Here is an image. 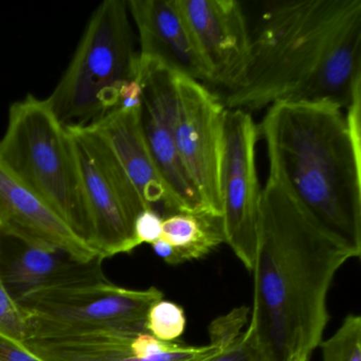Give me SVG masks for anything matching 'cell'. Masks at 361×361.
<instances>
[{"label":"cell","mask_w":361,"mask_h":361,"mask_svg":"<svg viewBox=\"0 0 361 361\" xmlns=\"http://www.w3.org/2000/svg\"><path fill=\"white\" fill-rule=\"evenodd\" d=\"M356 255L268 178L262 189L255 293L245 329L263 361H310L329 320L327 295Z\"/></svg>","instance_id":"cell-1"},{"label":"cell","mask_w":361,"mask_h":361,"mask_svg":"<svg viewBox=\"0 0 361 361\" xmlns=\"http://www.w3.org/2000/svg\"><path fill=\"white\" fill-rule=\"evenodd\" d=\"M252 37L246 82L227 109L327 103L345 111L361 86V0L268 4Z\"/></svg>","instance_id":"cell-2"},{"label":"cell","mask_w":361,"mask_h":361,"mask_svg":"<svg viewBox=\"0 0 361 361\" xmlns=\"http://www.w3.org/2000/svg\"><path fill=\"white\" fill-rule=\"evenodd\" d=\"M257 128L268 178L360 257L361 86L345 111L327 103H278Z\"/></svg>","instance_id":"cell-3"},{"label":"cell","mask_w":361,"mask_h":361,"mask_svg":"<svg viewBox=\"0 0 361 361\" xmlns=\"http://www.w3.org/2000/svg\"><path fill=\"white\" fill-rule=\"evenodd\" d=\"M0 166L87 243L90 221L73 140L46 100L29 94L12 105Z\"/></svg>","instance_id":"cell-4"},{"label":"cell","mask_w":361,"mask_h":361,"mask_svg":"<svg viewBox=\"0 0 361 361\" xmlns=\"http://www.w3.org/2000/svg\"><path fill=\"white\" fill-rule=\"evenodd\" d=\"M137 73L128 4L106 0L90 18L71 65L46 102L63 126H90L118 107L122 86L137 80Z\"/></svg>","instance_id":"cell-5"},{"label":"cell","mask_w":361,"mask_h":361,"mask_svg":"<svg viewBox=\"0 0 361 361\" xmlns=\"http://www.w3.org/2000/svg\"><path fill=\"white\" fill-rule=\"evenodd\" d=\"M98 257L80 264L56 282L16 298L26 314L29 338H47L99 329L147 331L149 308L164 299L157 287L130 289L103 274Z\"/></svg>","instance_id":"cell-6"},{"label":"cell","mask_w":361,"mask_h":361,"mask_svg":"<svg viewBox=\"0 0 361 361\" xmlns=\"http://www.w3.org/2000/svg\"><path fill=\"white\" fill-rule=\"evenodd\" d=\"M66 128L77 156L87 207V244L102 259L132 252L138 247L135 221L149 207L94 126Z\"/></svg>","instance_id":"cell-7"},{"label":"cell","mask_w":361,"mask_h":361,"mask_svg":"<svg viewBox=\"0 0 361 361\" xmlns=\"http://www.w3.org/2000/svg\"><path fill=\"white\" fill-rule=\"evenodd\" d=\"M259 128L251 114L227 109L221 189L224 240L252 271L259 230L262 189L255 164Z\"/></svg>","instance_id":"cell-8"},{"label":"cell","mask_w":361,"mask_h":361,"mask_svg":"<svg viewBox=\"0 0 361 361\" xmlns=\"http://www.w3.org/2000/svg\"><path fill=\"white\" fill-rule=\"evenodd\" d=\"M174 79L177 149L209 212L221 219V175L227 109L200 82L176 73Z\"/></svg>","instance_id":"cell-9"},{"label":"cell","mask_w":361,"mask_h":361,"mask_svg":"<svg viewBox=\"0 0 361 361\" xmlns=\"http://www.w3.org/2000/svg\"><path fill=\"white\" fill-rule=\"evenodd\" d=\"M137 81L140 82L143 90V134L156 168L170 194L175 214L211 215L177 149L174 137V73L164 65L138 59Z\"/></svg>","instance_id":"cell-10"},{"label":"cell","mask_w":361,"mask_h":361,"mask_svg":"<svg viewBox=\"0 0 361 361\" xmlns=\"http://www.w3.org/2000/svg\"><path fill=\"white\" fill-rule=\"evenodd\" d=\"M22 344L42 361H210L223 350L214 344L164 342L149 331L122 329L29 338Z\"/></svg>","instance_id":"cell-11"},{"label":"cell","mask_w":361,"mask_h":361,"mask_svg":"<svg viewBox=\"0 0 361 361\" xmlns=\"http://www.w3.org/2000/svg\"><path fill=\"white\" fill-rule=\"evenodd\" d=\"M208 65L211 84L240 90L248 75L252 37L236 0H178Z\"/></svg>","instance_id":"cell-12"},{"label":"cell","mask_w":361,"mask_h":361,"mask_svg":"<svg viewBox=\"0 0 361 361\" xmlns=\"http://www.w3.org/2000/svg\"><path fill=\"white\" fill-rule=\"evenodd\" d=\"M126 4L138 30L139 60L211 84L208 65L178 0H128Z\"/></svg>","instance_id":"cell-13"},{"label":"cell","mask_w":361,"mask_h":361,"mask_svg":"<svg viewBox=\"0 0 361 361\" xmlns=\"http://www.w3.org/2000/svg\"><path fill=\"white\" fill-rule=\"evenodd\" d=\"M0 235L25 245L60 249L82 264L100 257L54 211L3 166H0Z\"/></svg>","instance_id":"cell-14"},{"label":"cell","mask_w":361,"mask_h":361,"mask_svg":"<svg viewBox=\"0 0 361 361\" xmlns=\"http://www.w3.org/2000/svg\"><path fill=\"white\" fill-rule=\"evenodd\" d=\"M90 126L106 139L147 207L154 209L155 204H162L169 215L175 214L170 194L145 141L141 109L116 107Z\"/></svg>","instance_id":"cell-15"},{"label":"cell","mask_w":361,"mask_h":361,"mask_svg":"<svg viewBox=\"0 0 361 361\" xmlns=\"http://www.w3.org/2000/svg\"><path fill=\"white\" fill-rule=\"evenodd\" d=\"M20 244L4 278L14 298L56 282L82 264L60 249Z\"/></svg>","instance_id":"cell-16"},{"label":"cell","mask_w":361,"mask_h":361,"mask_svg":"<svg viewBox=\"0 0 361 361\" xmlns=\"http://www.w3.org/2000/svg\"><path fill=\"white\" fill-rule=\"evenodd\" d=\"M160 238L172 247L176 265L202 259L225 243L221 217L209 214L169 215Z\"/></svg>","instance_id":"cell-17"},{"label":"cell","mask_w":361,"mask_h":361,"mask_svg":"<svg viewBox=\"0 0 361 361\" xmlns=\"http://www.w3.org/2000/svg\"><path fill=\"white\" fill-rule=\"evenodd\" d=\"M319 346L321 361H361V317L348 314L337 331Z\"/></svg>","instance_id":"cell-18"},{"label":"cell","mask_w":361,"mask_h":361,"mask_svg":"<svg viewBox=\"0 0 361 361\" xmlns=\"http://www.w3.org/2000/svg\"><path fill=\"white\" fill-rule=\"evenodd\" d=\"M185 310L178 304L160 300L149 308L147 319V331L158 340L173 342L185 331Z\"/></svg>","instance_id":"cell-19"},{"label":"cell","mask_w":361,"mask_h":361,"mask_svg":"<svg viewBox=\"0 0 361 361\" xmlns=\"http://www.w3.org/2000/svg\"><path fill=\"white\" fill-rule=\"evenodd\" d=\"M0 333L23 343L28 335L26 314L11 295L0 271Z\"/></svg>","instance_id":"cell-20"},{"label":"cell","mask_w":361,"mask_h":361,"mask_svg":"<svg viewBox=\"0 0 361 361\" xmlns=\"http://www.w3.org/2000/svg\"><path fill=\"white\" fill-rule=\"evenodd\" d=\"M249 312L250 310L248 307L240 306L213 320L209 326L210 344L225 350L242 335L244 331L243 329L248 320Z\"/></svg>","instance_id":"cell-21"},{"label":"cell","mask_w":361,"mask_h":361,"mask_svg":"<svg viewBox=\"0 0 361 361\" xmlns=\"http://www.w3.org/2000/svg\"><path fill=\"white\" fill-rule=\"evenodd\" d=\"M161 215L153 208L143 210L135 221L134 233L137 246L142 244L152 245L161 238Z\"/></svg>","instance_id":"cell-22"},{"label":"cell","mask_w":361,"mask_h":361,"mask_svg":"<svg viewBox=\"0 0 361 361\" xmlns=\"http://www.w3.org/2000/svg\"><path fill=\"white\" fill-rule=\"evenodd\" d=\"M210 361H263L246 331Z\"/></svg>","instance_id":"cell-23"},{"label":"cell","mask_w":361,"mask_h":361,"mask_svg":"<svg viewBox=\"0 0 361 361\" xmlns=\"http://www.w3.org/2000/svg\"><path fill=\"white\" fill-rule=\"evenodd\" d=\"M0 361H42L22 343L0 333Z\"/></svg>","instance_id":"cell-24"},{"label":"cell","mask_w":361,"mask_h":361,"mask_svg":"<svg viewBox=\"0 0 361 361\" xmlns=\"http://www.w3.org/2000/svg\"><path fill=\"white\" fill-rule=\"evenodd\" d=\"M142 85L137 80L128 82L120 90L118 107L126 109H141L142 106Z\"/></svg>","instance_id":"cell-25"},{"label":"cell","mask_w":361,"mask_h":361,"mask_svg":"<svg viewBox=\"0 0 361 361\" xmlns=\"http://www.w3.org/2000/svg\"><path fill=\"white\" fill-rule=\"evenodd\" d=\"M152 248H153L154 252H155L162 261L166 262L168 265L176 266L174 251H173L172 247H171L168 243L164 242L162 238H159V240L153 243V244H152Z\"/></svg>","instance_id":"cell-26"}]
</instances>
